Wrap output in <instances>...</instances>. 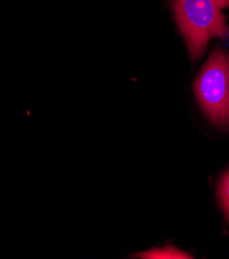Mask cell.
I'll list each match as a JSON object with an SVG mask.
<instances>
[{
  "label": "cell",
  "instance_id": "6da1fadb",
  "mask_svg": "<svg viewBox=\"0 0 229 259\" xmlns=\"http://www.w3.org/2000/svg\"><path fill=\"white\" fill-rule=\"evenodd\" d=\"M172 6L192 60L202 56L210 39L228 35L223 10L229 0H172Z\"/></svg>",
  "mask_w": 229,
  "mask_h": 259
},
{
  "label": "cell",
  "instance_id": "7a4b0ae2",
  "mask_svg": "<svg viewBox=\"0 0 229 259\" xmlns=\"http://www.w3.org/2000/svg\"><path fill=\"white\" fill-rule=\"evenodd\" d=\"M206 117L216 126L229 128V52L216 48L193 84Z\"/></svg>",
  "mask_w": 229,
  "mask_h": 259
},
{
  "label": "cell",
  "instance_id": "3957f363",
  "mask_svg": "<svg viewBox=\"0 0 229 259\" xmlns=\"http://www.w3.org/2000/svg\"><path fill=\"white\" fill-rule=\"evenodd\" d=\"M140 258H147V259H188L192 258L189 254L176 249L174 247L168 246L162 249H153L150 251L143 252L138 254Z\"/></svg>",
  "mask_w": 229,
  "mask_h": 259
},
{
  "label": "cell",
  "instance_id": "277c9868",
  "mask_svg": "<svg viewBox=\"0 0 229 259\" xmlns=\"http://www.w3.org/2000/svg\"><path fill=\"white\" fill-rule=\"evenodd\" d=\"M218 196L222 209L229 220V170L223 175L218 186Z\"/></svg>",
  "mask_w": 229,
  "mask_h": 259
}]
</instances>
